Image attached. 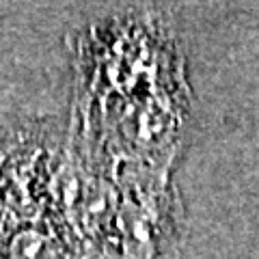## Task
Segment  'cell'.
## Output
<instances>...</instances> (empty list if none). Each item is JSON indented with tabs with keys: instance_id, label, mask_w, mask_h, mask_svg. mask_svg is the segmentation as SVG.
<instances>
[{
	"instance_id": "cell-1",
	"label": "cell",
	"mask_w": 259,
	"mask_h": 259,
	"mask_svg": "<svg viewBox=\"0 0 259 259\" xmlns=\"http://www.w3.org/2000/svg\"><path fill=\"white\" fill-rule=\"evenodd\" d=\"M11 259H65L61 246L41 231H22L11 242Z\"/></svg>"
}]
</instances>
